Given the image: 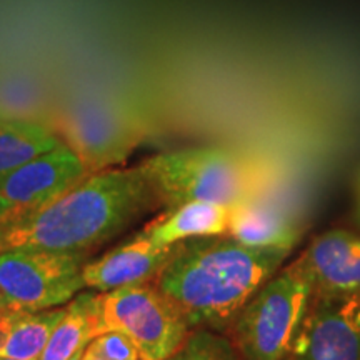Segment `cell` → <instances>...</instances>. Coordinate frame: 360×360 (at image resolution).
Instances as JSON below:
<instances>
[{"instance_id": "277c9868", "label": "cell", "mask_w": 360, "mask_h": 360, "mask_svg": "<svg viewBox=\"0 0 360 360\" xmlns=\"http://www.w3.org/2000/svg\"><path fill=\"white\" fill-rule=\"evenodd\" d=\"M314 292V278L304 254L270 277L229 327L242 359L285 360Z\"/></svg>"}, {"instance_id": "d6986e66", "label": "cell", "mask_w": 360, "mask_h": 360, "mask_svg": "<svg viewBox=\"0 0 360 360\" xmlns=\"http://www.w3.org/2000/svg\"><path fill=\"white\" fill-rule=\"evenodd\" d=\"M80 360H107V359L101 357V355L96 354V352H92V350H90L89 347H85L82 355H80Z\"/></svg>"}, {"instance_id": "5b68a950", "label": "cell", "mask_w": 360, "mask_h": 360, "mask_svg": "<svg viewBox=\"0 0 360 360\" xmlns=\"http://www.w3.org/2000/svg\"><path fill=\"white\" fill-rule=\"evenodd\" d=\"M117 330L127 335L141 360H169L193 328L155 282L98 292L96 335Z\"/></svg>"}, {"instance_id": "8fae6325", "label": "cell", "mask_w": 360, "mask_h": 360, "mask_svg": "<svg viewBox=\"0 0 360 360\" xmlns=\"http://www.w3.org/2000/svg\"><path fill=\"white\" fill-rule=\"evenodd\" d=\"M314 278L315 294L345 295L360 292V236L328 231L304 252Z\"/></svg>"}, {"instance_id": "9c48e42d", "label": "cell", "mask_w": 360, "mask_h": 360, "mask_svg": "<svg viewBox=\"0 0 360 360\" xmlns=\"http://www.w3.org/2000/svg\"><path fill=\"white\" fill-rule=\"evenodd\" d=\"M87 170L64 142L0 179V225L25 217L82 180Z\"/></svg>"}, {"instance_id": "ac0fdd59", "label": "cell", "mask_w": 360, "mask_h": 360, "mask_svg": "<svg viewBox=\"0 0 360 360\" xmlns=\"http://www.w3.org/2000/svg\"><path fill=\"white\" fill-rule=\"evenodd\" d=\"M87 347L107 360H141L134 342L122 332H102L89 342Z\"/></svg>"}, {"instance_id": "52a82bcc", "label": "cell", "mask_w": 360, "mask_h": 360, "mask_svg": "<svg viewBox=\"0 0 360 360\" xmlns=\"http://www.w3.org/2000/svg\"><path fill=\"white\" fill-rule=\"evenodd\" d=\"M87 252L15 247L0 252V294L15 310L39 312L69 304L84 289Z\"/></svg>"}, {"instance_id": "603a6c76", "label": "cell", "mask_w": 360, "mask_h": 360, "mask_svg": "<svg viewBox=\"0 0 360 360\" xmlns=\"http://www.w3.org/2000/svg\"><path fill=\"white\" fill-rule=\"evenodd\" d=\"M0 360H15V359H2V357H0Z\"/></svg>"}, {"instance_id": "2e32d148", "label": "cell", "mask_w": 360, "mask_h": 360, "mask_svg": "<svg viewBox=\"0 0 360 360\" xmlns=\"http://www.w3.org/2000/svg\"><path fill=\"white\" fill-rule=\"evenodd\" d=\"M98 294H80L65 307L62 321L53 328L39 360H70L96 337Z\"/></svg>"}, {"instance_id": "9a60e30c", "label": "cell", "mask_w": 360, "mask_h": 360, "mask_svg": "<svg viewBox=\"0 0 360 360\" xmlns=\"http://www.w3.org/2000/svg\"><path fill=\"white\" fill-rule=\"evenodd\" d=\"M58 143L60 137L49 125L0 114V179Z\"/></svg>"}, {"instance_id": "7c38bea8", "label": "cell", "mask_w": 360, "mask_h": 360, "mask_svg": "<svg viewBox=\"0 0 360 360\" xmlns=\"http://www.w3.org/2000/svg\"><path fill=\"white\" fill-rule=\"evenodd\" d=\"M227 236L249 247L292 252L302 231L290 217L255 199L232 207Z\"/></svg>"}, {"instance_id": "8992f818", "label": "cell", "mask_w": 360, "mask_h": 360, "mask_svg": "<svg viewBox=\"0 0 360 360\" xmlns=\"http://www.w3.org/2000/svg\"><path fill=\"white\" fill-rule=\"evenodd\" d=\"M56 132L87 174H94L127 160L146 130L125 103L109 97H85L58 114Z\"/></svg>"}, {"instance_id": "e0dca14e", "label": "cell", "mask_w": 360, "mask_h": 360, "mask_svg": "<svg viewBox=\"0 0 360 360\" xmlns=\"http://www.w3.org/2000/svg\"><path fill=\"white\" fill-rule=\"evenodd\" d=\"M169 360H244L233 342L210 328H193Z\"/></svg>"}, {"instance_id": "3957f363", "label": "cell", "mask_w": 360, "mask_h": 360, "mask_svg": "<svg viewBox=\"0 0 360 360\" xmlns=\"http://www.w3.org/2000/svg\"><path fill=\"white\" fill-rule=\"evenodd\" d=\"M146 175L159 205L174 209L188 202L236 207L255 200L260 191L259 167L227 147H191L162 152L143 160Z\"/></svg>"}, {"instance_id": "ba28073f", "label": "cell", "mask_w": 360, "mask_h": 360, "mask_svg": "<svg viewBox=\"0 0 360 360\" xmlns=\"http://www.w3.org/2000/svg\"><path fill=\"white\" fill-rule=\"evenodd\" d=\"M285 360H360V292H314Z\"/></svg>"}, {"instance_id": "cb8c5ba5", "label": "cell", "mask_w": 360, "mask_h": 360, "mask_svg": "<svg viewBox=\"0 0 360 360\" xmlns=\"http://www.w3.org/2000/svg\"><path fill=\"white\" fill-rule=\"evenodd\" d=\"M359 215H360V199H359Z\"/></svg>"}, {"instance_id": "4fadbf2b", "label": "cell", "mask_w": 360, "mask_h": 360, "mask_svg": "<svg viewBox=\"0 0 360 360\" xmlns=\"http://www.w3.org/2000/svg\"><path fill=\"white\" fill-rule=\"evenodd\" d=\"M232 207L214 202H188L167 209L143 227V233L160 245H174L188 238L227 233Z\"/></svg>"}, {"instance_id": "7a4b0ae2", "label": "cell", "mask_w": 360, "mask_h": 360, "mask_svg": "<svg viewBox=\"0 0 360 360\" xmlns=\"http://www.w3.org/2000/svg\"><path fill=\"white\" fill-rule=\"evenodd\" d=\"M290 252L257 249L224 236L180 242L155 283L182 310L192 328L227 332Z\"/></svg>"}, {"instance_id": "30bf717a", "label": "cell", "mask_w": 360, "mask_h": 360, "mask_svg": "<svg viewBox=\"0 0 360 360\" xmlns=\"http://www.w3.org/2000/svg\"><path fill=\"white\" fill-rule=\"evenodd\" d=\"M177 245L155 244L143 231L139 232L129 242L107 252L101 259L85 264L82 269L84 287L109 292L135 283L155 282L174 257Z\"/></svg>"}, {"instance_id": "44dd1931", "label": "cell", "mask_w": 360, "mask_h": 360, "mask_svg": "<svg viewBox=\"0 0 360 360\" xmlns=\"http://www.w3.org/2000/svg\"><path fill=\"white\" fill-rule=\"evenodd\" d=\"M7 309H11V307H0V321H2L4 314H6V310H7Z\"/></svg>"}, {"instance_id": "d4e9b609", "label": "cell", "mask_w": 360, "mask_h": 360, "mask_svg": "<svg viewBox=\"0 0 360 360\" xmlns=\"http://www.w3.org/2000/svg\"><path fill=\"white\" fill-rule=\"evenodd\" d=\"M359 188H360V180H359Z\"/></svg>"}, {"instance_id": "7402d4cb", "label": "cell", "mask_w": 360, "mask_h": 360, "mask_svg": "<svg viewBox=\"0 0 360 360\" xmlns=\"http://www.w3.org/2000/svg\"><path fill=\"white\" fill-rule=\"evenodd\" d=\"M82 352H84V350H80V352H77V354H75V355H74V357H72L70 360H80V355H82Z\"/></svg>"}, {"instance_id": "5bb4252c", "label": "cell", "mask_w": 360, "mask_h": 360, "mask_svg": "<svg viewBox=\"0 0 360 360\" xmlns=\"http://www.w3.org/2000/svg\"><path fill=\"white\" fill-rule=\"evenodd\" d=\"M64 314L65 309L60 307L39 312L7 309L0 321V357L39 360Z\"/></svg>"}, {"instance_id": "6da1fadb", "label": "cell", "mask_w": 360, "mask_h": 360, "mask_svg": "<svg viewBox=\"0 0 360 360\" xmlns=\"http://www.w3.org/2000/svg\"><path fill=\"white\" fill-rule=\"evenodd\" d=\"M155 205L139 165L89 174L49 204L0 225V252L15 247L87 252L120 236Z\"/></svg>"}, {"instance_id": "ffe728a7", "label": "cell", "mask_w": 360, "mask_h": 360, "mask_svg": "<svg viewBox=\"0 0 360 360\" xmlns=\"http://www.w3.org/2000/svg\"><path fill=\"white\" fill-rule=\"evenodd\" d=\"M0 307H8L7 302H6V299H4V297H2V294H0Z\"/></svg>"}]
</instances>
